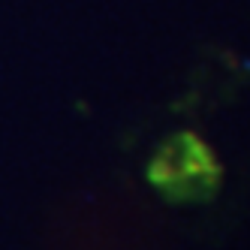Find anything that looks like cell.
<instances>
[{"instance_id": "1", "label": "cell", "mask_w": 250, "mask_h": 250, "mask_svg": "<svg viewBox=\"0 0 250 250\" xmlns=\"http://www.w3.org/2000/svg\"><path fill=\"white\" fill-rule=\"evenodd\" d=\"M220 163L211 148L193 133H175L157 148L148 166V181L169 202H208L220 187Z\"/></svg>"}]
</instances>
